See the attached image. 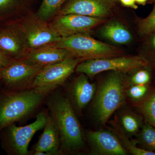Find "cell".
<instances>
[{"label": "cell", "mask_w": 155, "mask_h": 155, "mask_svg": "<svg viewBox=\"0 0 155 155\" xmlns=\"http://www.w3.org/2000/svg\"><path fill=\"white\" fill-rule=\"evenodd\" d=\"M46 101L60 135V155L80 153L85 147V137L68 97L54 90Z\"/></svg>", "instance_id": "obj_1"}, {"label": "cell", "mask_w": 155, "mask_h": 155, "mask_svg": "<svg viewBox=\"0 0 155 155\" xmlns=\"http://www.w3.org/2000/svg\"><path fill=\"white\" fill-rule=\"evenodd\" d=\"M53 91L50 88L39 87L7 90L0 94V132L30 116Z\"/></svg>", "instance_id": "obj_2"}, {"label": "cell", "mask_w": 155, "mask_h": 155, "mask_svg": "<svg viewBox=\"0 0 155 155\" xmlns=\"http://www.w3.org/2000/svg\"><path fill=\"white\" fill-rule=\"evenodd\" d=\"M121 73L114 72L109 75L98 89L93 108L95 117L100 123H106L125 102L126 91Z\"/></svg>", "instance_id": "obj_3"}, {"label": "cell", "mask_w": 155, "mask_h": 155, "mask_svg": "<svg viewBox=\"0 0 155 155\" xmlns=\"http://www.w3.org/2000/svg\"><path fill=\"white\" fill-rule=\"evenodd\" d=\"M54 45L67 50L74 58L83 61L111 58L117 56L119 53L117 48L97 40L88 33L62 38Z\"/></svg>", "instance_id": "obj_4"}, {"label": "cell", "mask_w": 155, "mask_h": 155, "mask_svg": "<svg viewBox=\"0 0 155 155\" xmlns=\"http://www.w3.org/2000/svg\"><path fill=\"white\" fill-rule=\"evenodd\" d=\"M48 114V111L44 110L38 114L35 121L31 124L17 126L14 123L3 129L2 143L6 153L9 155H28L29 143L35 134L44 128Z\"/></svg>", "instance_id": "obj_5"}, {"label": "cell", "mask_w": 155, "mask_h": 155, "mask_svg": "<svg viewBox=\"0 0 155 155\" xmlns=\"http://www.w3.org/2000/svg\"><path fill=\"white\" fill-rule=\"evenodd\" d=\"M148 61L142 56L111 57L85 60L77 65L75 71L93 78L106 71L127 72L147 67Z\"/></svg>", "instance_id": "obj_6"}, {"label": "cell", "mask_w": 155, "mask_h": 155, "mask_svg": "<svg viewBox=\"0 0 155 155\" xmlns=\"http://www.w3.org/2000/svg\"><path fill=\"white\" fill-rule=\"evenodd\" d=\"M15 23L29 50L55 43L62 38L51 28L48 22L41 20L33 13Z\"/></svg>", "instance_id": "obj_7"}, {"label": "cell", "mask_w": 155, "mask_h": 155, "mask_svg": "<svg viewBox=\"0 0 155 155\" xmlns=\"http://www.w3.org/2000/svg\"><path fill=\"white\" fill-rule=\"evenodd\" d=\"M82 61L79 58L72 57L44 67L29 88L42 87L55 90L66 82L77 65Z\"/></svg>", "instance_id": "obj_8"}, {"label": "cell", "mask_w": 155, "mask_h": 155, "mask_svg": "<svg viewBox=\"0 0 155 155\" xmlns=\"http://www.w3.org/2000/svg\"><path fill=\"white\" fill-rule=\"evenodd\" d=\"M105 21L104 18L68 14L57 15L48 22V25L59 36L65 38L78 34L88 33Z\"/></svg>", "instance_id": "obj_9"}, {"label": "cell", "mask_w": 155, "mask_h": 155, "mask_svg": "<svg viewBox=\"0 0 155 155\" xmlns=\"http://www.w3.org/2000/svg\"><path fill=\"white\" fill-rule=\"evenodd\" d=\"M42 68L28 64L22 59L13 60L2 69L1 80L7 90L18 91L28 89Z\"/></svg>", "instance_id": "obj_10"}, {"label": "cell", "mask_w": 155, "mask_h": 155, "mask_svg": "<svg viewBox=\"0 0 155 155\" xmlns=\"http://www.w3.org/2000/svg\"><path fill=\"white\" fill-rule=\"evenodd\" d=\"M114 5V0H67L56 16L76 14L104 18L110 14Z\"/></svg>", "instance_id": "obj_11"}, {"label": "cell", "mask_w": 155, "mask_h": 155, "mask_svg": "<svg viewBox=\"0 0 155 155\" xmlns=\"http://www.w3.org/2000/svg\"><path fill=\"white\" fill-rule=\"evenodd\" d=\"M85 138L91 148L92 154L126 155L129 153L113 131L88 130Z\"/></svg>", "instance_id": "obj_12"}, {"label": "cell", "mask_w": 155, "mask_h": 155, "mask_svg": "<svg viewBox=\"0 0 155 155\" xmlns=\"http://www.w3.org/2000/svg\"><path fill=\"white\" fill-rule=\"evenodd\" d=\"M16 23L0 28V51L13 60L25 58L29 51Z\"/></svg>", "instance_id": "obj_13"}, {"label": "cell", "mask_w": 155, "mask_h": 155, "mask_svg": "<svg viewBox=\"0 0 155 155\" xmlns=\"http://www.w3.org/2000/svg\"><path fill=\"white\" fill-rule=\"evenodd\" d=\"M68 98L75 112L80 114L93 98L96 86L89 81L88 77L83 73L74 79L68 87Z\"/></svg>", "instance_id": "obj_14"}, {"label": "cell", "mask_w": 155, "mask_h": 155, "mask_svg": "<svg viewBox=\"0 0 155 155\" xmlns=\"http://www.w3.org/2000/svg\"><path fill=\"white\" fill-rule=\"evenodd\" d=\"M72 57L67 50L58 47L52 44L29 50L22 59L28 64L43 68Z\"/></svg>", "instance_id": "obj_15"}, {"label": "cell", "mask_w": 155, "mask_h": 155, "mask_svg": "<svg viewBox=\"0 0 155 155\" xmlns=\"http://www.w3.org/2000/svg\"><path fill=\"white\" fill-rule=\"evenodd\" d=\"M35 1L0 0V25L5 26L15 23L33 13L31 9Z\"/></svg>", "instance_id": "obj_16"}, {"label": "cell", "mask_w": 155, "mask_h": 155, "mask_svg": "<svg viewBox=\"0 0 155 155\" xmlns=\"http://www.w3.org/2000/svg\"><path fill=\"white\" fill-rule=\"evenodd\" d=\"M61 140L55 124L48 111L44 130L33 151L42 152L48 155H60Z\"/></svg>", "instance_id": "obj_17"}, {"label": "cell", "mask_w": 155, "mask_h": 155, "mask_svg": "<svg viewBox=\"0 0 155 155\" xmlns=\"http://www.w3.org/2000/svg\"><path fill=\"white\" fill-rule=\"evenodd\" d=\"M100 34L104 38L118 44H127L132 39L130 31L117 21H112L103 26Z\"/></svg>", "instance_id": "obj_18"}, {"label": "cell", "mask_w": 155, "mask_h": 155, "mask_svg": "<svg viewBox=\"0 0 155 155\" xmlns=\"http://www.w3.org/2000/svg\"><path fill=\"white\" fill-rule=\"evenodd\" d=\"M67 0H43L36 15L45 22H48L56 16Z\"/></svg>", "instance_id": "obj_19"}, {"label": "cell", "mask_w": 155, "mask_h": 155, "mask_svg": "<svg viewBox=\"0 0 155 155\" xmlns=\"http://www.w3.org/2000/svg\"><path fill=\"white\" fill-rule=\"evenodd\" d=\"M140 109L147 123L155 128V89L141 101Z\"/></svg>", "instance_id": "obj_20"}, {"label": "cell", "mask_w": 155, "mask_h": 155, "mask_svg": "<svg viewBox=\"0 0 155 155\" xmlns=\"http://www.w3.org/2000/svg\"><path fill=\"white\" fill-rule=\"evenodd\" d=\"M121 124L125 133L134 135L139 131L142 125V118L132 113H126L122 115Z\"/></svg>", "instance_id": "obj_21"}, {"label": "cell", "mask_w": 155, "mask_h": 155, "mask_svg": "<svg viewBox=\"0 0 155 155\" xmlns=\"http://www.w3.org/2000/svg\"><path fill=\"white\" fill-rule=\"evenodd\" d=\"M112 131L116 134L118 136L121 143L124 147L130 153L134 155H155V152L148 150L145 149L137 147L136 145L127 138L125 133L122 129L117 125H115V127L113 128Z\"/></svg>", "instance_id": "obj_22"}, {"label": "cell", "mask_w": 155, "mask_h": 155, "mask_svg": "<svg viewBox=\"0 0 155 155\" xmlns=\"http://www.w3.org/2000/svg\"><path fill=\"white\" fill-rule=\"evenodd\" d=\"M140 129L139 140L146 150L155 152V128L146 122Z\"/></svg>", "instance_id": "obj_23"}, {"label": "cell", "mask_w": 155, "mask_h": 155, "mask_svg": "<svg viewBox=\"0 0 155 155\" xmlns=\"http://www.w3.org/2000/svg\"><path fill=\"white\" fill-rule=\"evenodd\" d=\"M138 31L143 36H149L155 32V5L149 15L140 20Z\"/></svg>", "instance_id": "obj_24"}, {"label": "cell", "mask_w": 155, "mask_h": 155, "mask_svg": "<svg viewBox=\"0 0 155 155\" xmlns=\"http://www.w3.org/2000/svg\"><path fill=\"white\" fill-rule=\"evenodd\" d=\"M148 84H132L126 91L127 94L131 100L135 101H140L144 99L148 93Z\"/></svg>", "instance_id": "obj_25"}, {"label": "cell", "mask_w": 155, "mask_h": 155, "mask_svg": "<svg viewBox=\"0 0 155 155\" xmlns=\"http://www.w3.org/2000/svg\"><path fill=\"white\" fill-rule=\"evenodd\" d=\"M145 67L138 69L130 79V83L132 84H148L150 81V73L148 70L144 69Z\"/></svg>", "instance_id": "obj_26"}, {"label": "cell", "mask_w": 155, "mask_h": 155, "mask_svg": "<svg viewBox=\"0 0 155 155\" xmlns=\"http://www.w3.org/2000/svg\"><path fill=\"white\" fill-rule=\"evenodd\" d=\"M13 61L0 51V69L7 67Z\"/></svg>", "instance_id": "obj_27"}, {"label": "cell", "mask_w": 155, "mask_h": 155, "mask_svg": "<svg viewBox=\"0 0 155 155\" xmlns=\"http://www.w3.org/2000/svg\"><path fill=\"white\" fill-rule=\"evenodd\" d=\"M122 5L125 7H129L132 8L136 9L138 6L136 5L135 0H119Z\"/></svg>", "instance_id": "obj_28"}, {"label": "cell", "mask_w": 155, "mask_h": 155, "mask_svg": "<svg viewBox=\"0 0 155 155\" xmlns=\"http://www.w3.org/2000/svg\"><path fill=\"white\" fill-rule=\"evenodd\" d=\"M150 35H151L150 41V46L155 54V32Z\"/></svg>", "instance_id": "obj_29"}, {"label": "cell", "mask_w": 155, "mask_h": 155, "mask_svg": "<svg viewBox=\"0 0 155 155\" xmlns=\"http://www.w3.org/2000/svg\"><path fill=\"white\" fill-rule=\"evenodd\" d=\"M147 1L148 0H135L136 3L143 5H145Z\"/></svg>", "instance_id": "obj_30"}, {"label": "cell", "mask_w": 155, "mask_h": 155, "mask_svg": "<svg viewBox=\"0 0 155 155\" xmlns=\"http://www.w3.org/2000/svg\"><path fill=\"white\" fill-rule=\"evenodd\" d=\"M2 69H0V79L1 78V72H2Z\"/></svg>", "instance_id": "obj_31"}, {"label": "cell", "mask_w": 155, "mask_h": 155, "mask_svg": "<svg viewBox=\"0 0 155 155\" xmlns=\"http://www.w3.org/2000/svg\"><path fill=\"white\" fill-rule=\"evenodd\" d=\"M150 1L151 2H155V0H150Z\"/></svg>", "instance_id": "obj_32"}]
</instances>
